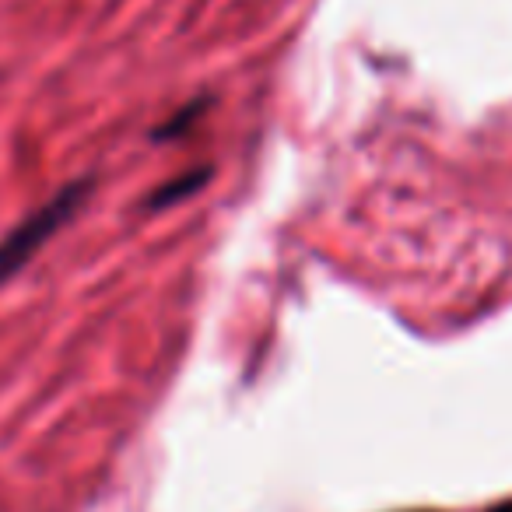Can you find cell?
I'll return each instance as SVG.
<instances>
[{"label":"cell","mask_w":512,"mask_h":512,"mask_svg":"<svg viewBox=\"0 0 512 512\" xmlns=\"http://www.w3.org/2000/svg\"><path fill=\"white\" fill-rule=\"evenodd\" d=\"M88 190H92L88 179H74V183L64 186L57 197H50L43 207H36L32 214H25V218L18 221L8 235H0V285L15 278V274L29 264L32 256H36L39 249H43L46 242H50L53 235H57L60 228H64L67 221L81 211Z\"/></svg>","instance_id":"1"},{"label":"cell","mask_w":512,"mask_h":512,"mask_svg":"<svg viewBox=\"0 0 512 512\" xmlns=\"http://www.w3.org/2000/svg\"><path fill=\"white\" fill-rule=\"evenodd\" d=\"M204 183H207V169H190L186 176H176V179H169V183L158 186V190L151 193L148 207H169V204H179V200H186L190 193H197Z\"/></svg>","instance_id":"2"},{"label":"cell","mask_w":512,"mask_h":512,"mask_svg":"<svg viewBox=\"0 0 512 512\" xmlns=\"http://www.w3.org/2000/svg\"><path fill=\"white\" fill-rule=\"evenodd\" d=\"M200 109H204V102H190V106H183V109H179V113L176 116H172V120L169 123H165V127L162 130H158V141H165V137H179V134H183V130L186 127H190V123L193 120H197V113H200Z\"/></svg>","instance_id":"3"},{"label":"cell","mask_w":512,"mask_h":512,"mask_svg":"<svg viewBox=\"0 0 512 512\" xmlns=\"http://www.w3.org/2000/svg\"><path fill=\"white\" fill-rule=\"evenodd\" d=\"M488 512H512V502H498V505H491Z\"/></svg>","instance_id":"4"},{"label":"cell","mask_w":512,"mask_h":512,"mask_svg":"<svg viewBox=\"0 0 512 512\" xmlns=\"http://www.w3.org/2000/svg\"><path fill=\"white\" fill-rule=\"evenodd\" d=\"M414 512H432V509H414Z\"/></svg>","instance_id":"5"}]
</instances>
